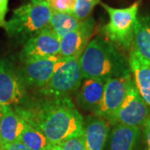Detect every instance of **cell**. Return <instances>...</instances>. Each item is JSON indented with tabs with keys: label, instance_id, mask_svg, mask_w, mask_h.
<instances>
[{
	"label": "cell",
	"instance_id": "cell-19",
	"mask_svg": "<svg viewBox=\"0 0 150 150\" xmlns=\"http://www.w3.org/2000/svg\"><path fill=\"white\" fill-rule=\"evenodd\" d=\"M19 140L31 150H47L51 144L40 129L27 123Z\"/></svg>",
	"mask_w": 150,
	"mask_h": 150
},
{
	"label": "cell",
	"instance_id": "cell-26",
	"mask_svg": "<svg viewBox=\"0 0 150 150\" xmlns=\"http://www.w3.org/2000/svg\"><path fill=\"white\" fill-rule=\"evenodd\" d=\"M47 150H62L59 144H50Z\"/></svg>",
	"mask_w": 150,
	"mask_h": 150
},
{
	"label": "cell",
	"instance_id": "cell-15",
	"mask_svg": "<svg viewBox=\"0 0 150 150\" xmlns=\"http://www.w3.org/2000/svg\"><path fill=\"white\" fill-rule=\"evenodd\" d=\"M105 82L98 79H83L79 88L78 99L83 107L96 112L100 105Z\"/></svg>",
	"mask_w": 150,
	"mask_h": 150
},
{
	"label": "cell",
	"instance_id": "cell-4",
	"mask_svg": "<svg viewBox=\"0 0 150 150\" xmlns=\"http://www.w3.org/2000/svg\"><path fill=\"white\" fill-rule=\"evenodd\" d=\"M108 14L109 20L102 28L109 42L125 49L133 47L135 23L138 18L139 2H135L124 8H115L106 4H100Z\"/></svg>",
	"mask_w": 150,
	"mask_h": 150
},
{
	"label": "cell",
	"instance_id": "cell-12",
	"mask_svg": "<svg viewBox=\"0 0 150 150\" xmlns=\"http://www.w3.org/2000/svg\"><path fill=\"white\" fill-rule=\"evenodd\" d=\"M26 122L12 106L0 107V145L19 140Z\"/></svg>",
	"mask_w": 150,
	"mask_h": 150
},
{
	"label": "cell",
	"instance_id": "cell-16",
	"mask_svg": "<svg viewBox=\"0 0 150 150\" xmlns=\"http://www.w3.org/2000/svg\"><path fill=\"white\" fill-rule=\"evenodd\" d=\"M133 49L150 63V14L138 17L134 32Z\"/></svg>",
	"mask_w": 150,
	"mask_h": 150
},
{
	"label": "cell",
	"instance_id": "cell-8",
	"mask_svg": "<svg viewBox=\"0 0 150 150\" xmlns=\"http://www.w3.org/2000/svg\"><path fill=\"white\" fill-rule=\"evenodd\" d=\"M149 105L141 97L134 82L129 87L128 93L112 120V124L127 126H143L150 116Z\"/></svg>",
	"mask_w": 150,
	"mask_h": 150
},
{
	"label": "cell",
	"instance_id": "cell-23",
	"mask_svg": "<svg viewBox=\"0 0 150 150\" xmlns=\"http://www.w3.org/2000/svg\"><path fill=\"white\" fill-rule=\"evenodd\" d=\"M8 0H0V27H4L5 17L8 12Z\"/></svg>",
	"mask_w": 150,
	"mask_h": 150
},
{
	"label": "cell",
	"instance_id": "cell-13",
	"mask_svg": "<svg viewBox=\"0 0 150 150\" xmlns=\"http://www.w3.org/2000/svg\"><path fill=\"white\" fill-rule=\"evenodd\" d=\"M129 66L134 77V83L145 103L150 106V63L132 49Z\"/></svg>",
	"mask_w": 150,
	"mask_h": 150
},
{
	"label": "cell",
	"instance_id": "cell-7",
	"mask_svg": "<svg viewBox=\"0 0 150 150\" xmlns=\"http://www.w3.org/2000/svg\"><path fill=\"white\" fill-rule=\"evenodd\" d=\"M26 95V86L8 59L0 58V107L18 105Z\"/></svg>",
	"mask_w": 150,
	"mask_h": 150
},
{
	"label": "cell",
	"instance_id": "cell-27",
	"mask_svg": "<svg viewBox=\"0 0 150 150\" xmlns=\"http://www.w3.org/2000/svg\"><path fill=\"white\" fill-rule=\"evenodd\" d=\"M0 150H5V149H4V147H2V146L0 145Z\"/></svg>",
	"mask_w": 150,
	"mask_h": 150
},
{
	"label": "cell",
	"instance_id": "cell-21",
	"mask_svg": "<svg viewBox=\"0 0 150 150\" xmlns=\"http://www.w3.org/2000/svg\"><path fill=\"white\" fill-rule=\"evenodd\" d=\"M59 145L62 150H87L83 134L64 140Z\"/></svg>",
	"mask_w": 150,
	"mask_h": 150
},
{
	"label": "cell",
	"instance_id": "cell-5",
	"mask_svg": "<svg viewBox=\"0 0 150 150\" xmlns=\"http://www.w3.org/2000/svg\"><path fill=\"white\" fill-rule=\"evenodd\" d=\"M79 58H60L55 64L51 79L41 88V93L43 95L66 97L79 88L83 79Z\"/></svg>",
	"mask_w": 150,
	"mask_h": 150
},
{
	"label": "cell",
	"instance_id": "cell-20",
	"mask_svg": "<svg viewBox=\"0 0 150 150\" xmlns=\"http://www.w3.org/2000/svg\"><path fill=\"white\" fill-rule=\"evenodd\" d=\"M100 2V0H75L74 14L80 21L89 18L93 8Z\"/></svg>",
	"mask_w": 150,
	"mask_h": 150
},
{
	"label": "cell",
	"instance_id": "cell-1",
	"mask_svg": "<svg viewBox=\"0 0 150 150\" xmlns=\"http://www.w3.org/2000/svg\"><path fill=\"white\" fill-rule=\"evenodd\" d=\"M48 98L14 108L26 123L40 129L51 144L83 134V118L69 97Z\"/></svg>",
	"mask_w": 150,
	"mask_h": 150
},
{
	"label": "cell",
	"instance_id": "cell-14",
	"mask_svg": "<svg viewBox=\"0 0 150 150\" xmlns=\"http://www.w3.org/2000/svg\"><path fill=\"white\" fill-rule=\"evenodd\" d=\"M107 120L100 117L91 118L83 127L87 150H103L108 135Z\"/></svg>",
	"mask_w": 150,
	"mask_h": 150
},
{
	"label": "cell",
	"instance_id": "cell-9",
	"mask_svg": "<svg viewBox=\"0 0 150 150\" xmlns=\"http://www.w3.org/2000/svg\"><path fill=\"white\" fill-rule=\"evenodd\" d=\"M60 54V38L48 28L23 43L20 54L22 62L44 59Z\"/></svg>",
	"mask_w": 150,
	"mask_h": 150
},
{
	"label": "cell",
	"instance_id": "cell-10",
	"mask_svg": "<svg viewBox=\"0 0 150 150\" xmlns=\"http://www.w3.org/2000/svg\"><path fill=\"white\" fill-rule=\"evenodd\" d=\"M95 21L89 17L81 21L77 28L60 38V56L62 58L80 57L90 42L94 31Z\"/></svg>",
	"mask_w": 150,
	"mask_h": 150
},
{
	"label": "cell",
	"instance_id": "cell-24",
	"mask_svg": "<svg viewBox=\"0 0 150 150\" xmlns=\"http://www.w3.org/2000/svg\"><path fill=\"white\" fill-rule=\"evenodd\" d=\"M2 147H4L5 150H31L23 143H22L20 140H18L13 143H11Z\"/></svg>",
	"mask_w": 150,
	"mask_h": 150
},
{
	"label": "cell",
	"instance_id": "cell-11",
	"mask_svg": "<svg viewBox=\"0 0 150 150\" xmlns=\"http://www.w3.org/2000/svg\"><path fill=\"white\" fill-rule=\"evenodd\" d=\"M60 58L59 54L54 57L22 62L18 74L25 86H37L42 88L51 79L55 64Z\"/></svg>",
	"mask_w": 150,
	"mask_h": 150
},
{
	"label": "cell",
	"instance_id": "cell-3",
	"mask_svg": "<svg viewBox=\"0 0 150 150\" xmlns=\"http://www.w3.org/2000/svg\"><path fill=\"white\" fill-rule=\"evenodd\" d=\"M52 10L46 0H30L13 11L4 28L8 37L25 43L43 30L50 28Z\"/></svg>",
	"mask_w": 150,
	"mask_h": 150
},
{
	"label": "cell",
	"instance_id": "cell-25",
	"mask_svg": "<svg viewBox=\"0 0 150 150\" xmlns=\"http://www.w3.org/2000/svg\"><path fill=\"white\" fill-rule=\"evenodd\" d=\"M144 135L146 144H147V150H150V116L146 120L144 124Z\"/></svg>",
	"mask_w": 150,
	"mask_h": 150
},
{
	"label": "cell",
	"instance_id": "cell-17",
	"mask_svg": "<svg viewBox=\"0 0 150 150\" xmlns=\"http://www.w3.org/2000/svg\"><path fill=\"white\" fill-rule=\"evenodd\" d=\"M139 137V128L115 124L110 138V150H134Z\"/></svg>",
	"mask_w": 150,
	"mask_h": 150
},
{
	"label": "cell",
	"instance_id": "cell-28",
	"mask_svg": "<svg viewBox=\"0 0 150 150\" xmlns=\"http://www.w3.org/2000/svg\"><path fill=\"white\" fill-rule=\"evenodd\" d=\"M46 1H47V2H48V0H46Z\"/></svg>",
	"mask_w": 150,
	"mask_h": 150
},
{
	"label": "cell",
	"instance_id": "cell-18",
	"mask_svg": "<svg viewBox=\"0 0 150 150\" xmlns=\"http://www.w3.org/2000/svg\"><path fill=\"white\" fill-rule=\"evenodd\" d=\"M81 21L73 13L53 12L50 19V28L60 38L77 28Z\"/></svg>",
	"mask_w": 150,
	"mask_h": 150
},
{
	"label": "cell",
	"instance_id": "cell-6",
	"mask_svg": "<svg viewBox=\"0 0 150 150\" xmlns=\"http://www.w3.org/2000/svg\"><path fill=\"white\" fill-rule=\"evenodd\" d=\"M133 83L130 70L119 76L108 79L105 82L100 105L95 112L97 115L112 123L129 87Z\"/></svg>",
	"mask_w": 150,
	"mask_h": 150
},
{
	"label": "cell",
	"instance_id": "cell-2",
	"mask_svg": "<svg viewBox=\"0 0 150 150\" xmlns=\"http://www.w3.org/2000/svg\"><path fill=\"white\" fill-rule=\"evenodd\" d=\"M79 63L83 79L107 81L130 70L112 43L101 37L95 38L88 43Z\"/></svg>",
	"mask_w": 150,
	"mask_h": 150
},
{
	"label": "cell",
	"instance_id": "cell-22",
	"mask_svg": "<svg viewBox=\"0 0 150 150\" xmlns=\"http://www.w3.org/2000/svg\"><path fill=\"white\" fill-rule=\"evenodd\" d=\"M48 5L53 12L74 13L75 0H48Z\"/></svg>",
	"mask_w": 150,
	"mask_h": 150
}]
</instances>
